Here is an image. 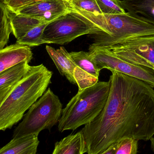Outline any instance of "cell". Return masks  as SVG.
I'll use <instances>...</instances> for the list:
<instances>
[{
    "label": "cell",
    "instance_id": "cell-20",
    "mask_svg": "<svg viewBox=\"0 0 154 154\" xmlns=\"http://www.w3.org/2000/svg\"><path fill=\"white\" fill-rule=\"evenodd\" d=\"M102 13L116 14L125 13L119 0H96Z\"/></svg>",
    "mask_w": 154,
    "mask_h": 154
},
{
    "label": "cell",
    "instance_id": "cell-11",
    "mask_svg": "<svg viewBox=\"0 0 154 154\" xmlns=\"http://www.w3.org/2000/svg\"><path fill=\"white\" fill-rule=\"evenodd\" d=\"M46 49L60 75L66 77L70 83L77 85L74 71L77 66L66 49L64 47H60L55 49L48 45L46 46Z\"/></svg>",
    "mask_w": 154,
    "mask_h": 154
},
{
    "label": "cell",
    "instance_id": "cell-9",
    "mask_svg": "<svg viewBox=\"0 0 154 154\" xmlns=\"http://www.w3.org/2000/svg\"><path fill=\"white\" fill-rule=\"evenodd\" d=\"M68 11L67 3L64 0H40L14 12L49 23L53 21Z\"/></svg>",
    "mask_w": 154,
    "mask_h": 154
},
{
    "label": "cell",
    "instance_id": "cell-10",
    "mask_svg": "<svg viewBox=\"0 0 154 154\" xmlns=\"http://www.w3.org/2000/svg\"><path fill=\"white\" fill-rule=\"evenodd\" d=\"M33 54L30 47L16 43L0 50V74L23 61L29 63Z\"/></svg>",
    "mask_w": 154,
    "mask_h": 154
},
{
    "label": "cell",
    "instance_id": "cell-16",
    "mask_svg": "<svg viewBox=\"0 0 154 154\" xmlns=\"http://www.w3.org/2000/svg\"><path fill=\"white\" fill-rule=\"evenodd\" d=\"M29 63L23 61L0 74V88L13 85L20 81L29 68Z\"/></svg>",
    "mask_w": 154,
    "mask_h": 154
},
{
    "label": "cell",
    "instance_id": "cell-2",
    "mask_svg": "<svg viewBox=\"0 0 154 154\" xmlns=\"http://www.w3.org/2000/svg\"><path fill=\"white\" fill-rule=\"evenodd\" d=\"M53 72L43 64L30 66L0 106V131L10 129L22 119L47 90Z\"/></svg>",
    "mask_w": 154,
    "mask_h": 154
},
{
    "label": "cell",
    "instance_id": "cell-23",
    "mask_svg": "<svg viewBox=\"0 0 154 154\" xmlns=\"http://www.w3.org/2000/svg\"><path fill=\"white\" fill-rule=\"evenodd\" d=\"M68 2L80 10L95 14H102L96 0H70Z\"/></svg>",
    "mask_w": 154,
    "mask_h": 154
},
{
    "label": "cell",
    "instance_id": "cell-4",
    "mask_svg": "<svg viewBox=\"0 0 154 154\" xmlns=\"http://www.w3.org/2000/svg\"><path fill=\"white\" fill-rule=\"evenodd\" d=\"M110 90L109 82H98L81 90L70 100L62 110L59 131L75 130L91 122L105 106Z\"/></svg>",
    "mask_w": 154,
    "mask_h": 154
},
{
    "label": "cell",
    "instance_id": "cell-17",
    "mask_svg": "<svg viewBox=\"0 0 154 154\" xmlns=\"http://www.w3.org/2000/svg\"><path fill=\"white\" fill-rule=\"evenodd\" d=\"M69 54L77 66L92 76L99 79L100 71L97 65L91 60L89 52L72 51Z\"/></svg>",
    "mask_w": 154,
    "mask_h": 154
},
{
    "label": "cell",
    "instance_id": "cell-30",
    "mask_svg": "<svg viewBox=\"0 0 154 154\" xmlns=\"http://www.w3.org/2000/svg\"><path fill=\"white\" fill-rule=\"evenodd\" d=\"M64 1H66V2H68V1H70V0H64Z\"/></svg>",
    "mask_w": 154,
    "mask_h": 154
},
{
    "label": "cell",
    "instance_id": "cell-1",
    "mask_svg": "<svg viewBox=\"0 0 154 154\" xmlns=\"http://www.w3.org/2000/svg\"><path fill=\"white\" fill-rule=\"evenodd\" d=\"M110 90L99 115L82 128L87 154H98L125 137L154 136V89L145 82L111 70Z\"/></svg>",
    "mask_w": 154,
    "mask_h": 154
},
{
    "label": "cell",
    "instance_id": "cell-14",
    "mask_svg": "<svg viewBox=\"0 0 154 154\" xmlns=\"http://www.w3.org/2000/svg\"><path fill=\"white\" fill-rule=\"evenodd\" d=\"M120 2L128 12L154 25V0H123Z\"/></svg>",
    "mask_w": 154,
    "mask_h": 154
},
{
    "label": "cell",
    "instance_id": "cell-25",
    "mask_svg": "<svg viewBox=\"0 0 154 154\" xmlns=\"http://www.w3.org/2000/svg\"><path fill=\"white\" fill-rule=\"evenodd\" d=\"M16 83L13 85L6 86L5 87L0 88V106L5 98L9 95L12 90L14 88Z\"/></svg>",
    "mask_w": 154,
    "mask_h": 154
},
{
    "label": "cell",
    "instance_id": "cell-27",
    "mask_svg": "<svg viewBox=\"0 0 154 154\" xmlns=\"http://www.w3.org/2000/svg\"><path fill=\"white\" fill-rule=\"evenodd\" d=\"M151 146H152V149L154 152V137H152L151 139Z\"/></svg>",
    "mask_w": 154,
    "mask_h": 154
},
{
    "label": "cell",
    "instance_id": "cell-22",
    "mask_svg": "<svg viewBox=\"0 0 154 154\" xmlns=\"http://www.w3.org/2000/svg\"><path fill=\"white\" fill-rule=\"evenodd\" d=\"M137 142L132 137L123 138L117 143L115 154H137Z\"/></svg>",
    "mask_w": 154,
    "mask_h": 154
},
{
    "label": "cell",
    "instance_id": "cell-5",
    "mask_svg": "<svg viewBox=\"0 0 154 154\" xmlns=\"http://www.w3.org/2000/svg\"><path fill=\"white\" fill-rule=\"evenodd\" d=\"M62 110L59 98L48 88L24 115L14 129L13 138L38 136L42 130L51 129L59 121Z\"/></svg>",
    "mask_w": 154,
    "mask_h": 154
},
{
    "label": "cell",
    "instance_id": "cell-6",
    "mask_svg": "<svg viewBox=\"0 0 154 154\" xmlns=\"http://www.w3.org/2000/svg\"><path fill=\"white\" fill-rule=\"evenodd\" d=\"M68 9L67 12L47 25L42 35L44 44L64 45L80 36L99 32L97 28L89 21Z\"/></svg>",
    "mask_w": 154,
    "mask_h": 154
},
{
    "label": "cell",
    "instance_id": "cell-8",
    "mask_svg": "<svg viewBox=\"0 0 154 154\" xmlns=\"http://www.w3.org/2000/svg\"><path fill=\"white\" fill-rule=\"evenodd\" d=\"M88 50L91 60L100 71L107 69L118 71L143 81L154 88V71L151 69L126 62L106 49L89 46Z\"/></svg>",
    "mask_w": 154,
    "mask_h": 154
},
{
    "label": "cell",
    "instance_id": "cell-13",
    "mask_svg": "<svg viewBox=\"0 0 154 154\" xmlns=\"http://www.w3.org/2000/svg\"><path fill=\"white\" fill-rule=\"evenodd\" d=\"M38 136L30 135L13 139L0 149V154H24L37 151Z\"/></svg>",
    "mask_w": 154,
    "mask_h": 154
},
{
    "label": "cell",
    "instance_id": "cell-29",
    "mask_svg": "<svg viewBox=\"0 0 154 154\" xmlns=\"http://www.w3.org/2000/svg\"><path fill=\"white\" fill-rule=\"evenodd\" d=\"M7 0H0V2H1L5 4H5L7 2Z\"/></svg>",
    "mask_w": 154,
    "mask_h": 154
},
{
    "label": "cell",
    "instance_id": "cell-24",
    "mask_svg": "<svg viewBox=\"0 0 154 154\" xmlns=\"http://www.w3.org/2000/svg\"><path fill=\"white\" fill-rule=\"evenodd\" d=\"M40 0H7L5 4L8 10L16 12L18 10Z\"/></svg>",
    "mask_w": 154,
    "mask_h": 154
},
{
    "label": "cell",
    "instance_id": "cell-15",
    "mask_svg": "<svg viewBox=\"0 0 154 154\" xmlns=\"http://www.w3.org/2000/svg\"><path fill=\"white\" fill-rule=\"evenodd\" d=\"M86 144L81 132L66 137L55 144L52 154H84Z\"/></svg>",
    "mask_w": 154,
    "mask_h": 154
},
{
    "label": "cell",
    "instance_id": "cell-28",
    "mask_svg": "<svg viewBox=\"0 0 154 154\" xmlns=\"http://www.w3.org/2000/svg\"><path fill=\"white\" fill-rule=\"evenodd\" d=\"M37 151H34V152H29L27 153L24 154H38L37 153Z\"/></svg>",
    "mask_w": 154,
    "mask_h": 154
},
{
    "label": "cell",
    "instance_id": "cell-3",
    "mask_svg": "<svg viewBox=\"0 0 154 154\" xmlns=\"http://www.w3.org/2000/svg\"><path fill=\"white\" fill-rule=\"evenodd\" d=\"M68 8L89 21L99 30L91 34L90 46L102 48L139 37L154 35V25L128 12L116 14H95L78 9L67 2Z\"/></svg>",
    "mask_w": 154,
    "mask_h": 154
},
{
    "label": "cell",
    "instance_id": "cell-7",
    "mask_svg": "<svg viewBox=\"0 0 154 154\" xmlns=\"http://www.w3.org/2000/svg\"><path fill=\"white\" fill-rule=\"evenodd\" d=\"M99 48L109 50L128 63L154 71V35L139 37Z\"/></svg>",
    "mask_w": 154,
    "mask_h": 154
},
{
    "label": "cell",
    "instance_id": "cell-19",
    "mask_svg": "<svg viewBox=\"0 0 154 154\" xmlns=\"http://www.w3.org/2000/svg\"><path fill=\"white\" fill-rule=\"evenodd\" d=\"M8 13L6 5L0 2V50L5 48L12 32Z\"/></svg>",
    "mask_w": 154,
    "mask_h": 154
},
{
    "label": "cell",
    "instance_id": "cell-18",
    "mask_svg": "<svg viewBox=\"0 0 154 154\" xmlns=\"http://www.w3.org/2000/svg\"><path fill=\"white\" fill-rule=\"evenodd\" d=\"M49 23H45L36 26L23 37L17 39L16 43L29 47H36L44 44L42 40V35L44 29Z\"/></svg>",
    "mask_w": 154,
    "mask_h": 154
},
{
    "label": "cell",
    "instance_id": "cell-21",
    "mask_svg": "<svg viewBox=\"0 0 154 154\" xmlns=\"http://www.w3.org/2000/svg\"><path fill=\"white\" fill-rule=\"evenodd\" d=\"M74 77L79 87V90L93 86L99 82V79L86 73L78 66L75 68Z\"/></svg>",
    "mask_w": 154,
    "mask_h": 154
},
{
    "label": "cell",
    "instance_id": "cell-26",
    "mask_svg": "<svg viewBox=\"0 0 154 154\" xmlns=\"http://www.w3.org/2000/svg\"><path fill=\"white\" fill-rule=\"evenodd\" d=\"M117 143L112 145L105 151L98 154H115L116 149Z\"/></svg>",
    "mask_w": 154,
    "mask_h": 154
},
{
    "label": "cell",
    "instance_id": "cell-12",
    "mask_svg": "<svg viewBox=\"0 0 154 154\" xmlns=\"http://www.w3.org/2000/svg\"><path fill=\"white\" fill-rule=\"evenodd\" d=\"M8 15L12 32L17 39L23 37L36 26L46 23L33 17L10 11Z\"/></svg>",
    "mask_w": 154,
    "mask_h": 154
}]
</instances>
